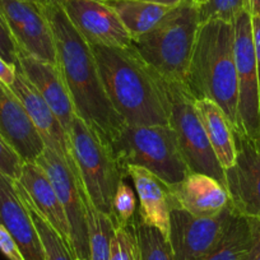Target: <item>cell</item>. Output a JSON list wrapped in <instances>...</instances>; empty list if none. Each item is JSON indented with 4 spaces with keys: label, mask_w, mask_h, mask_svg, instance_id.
Instances as JSON below:
<instances>
[{
    "label": "cell",
    "mask_w": 260,
    "mask_h": 260,
    "mask_svg": "<svg viewBox=\"0 0 260 260\" xmlns=\"http://www.w3.org/2000/svg\"><path fill=\"white\" fill-rule=\"evenodd\" d=\"M56 44L57 67L76 114L110 147L125 126L105 92L92 47L79 35L59 3L45 4Z\"/></svg>",
    "instance_id": "1"
},
{
    "label": "cell",
    "mask_w": 260,
    "mask_h": 260,
    "mask_svg": "<svg viewBox=\"0 0 260 260\" xmlns=\"http://www.w3.org/2000/svg\"><path fill=\"white\" fill-rule=\"evenodd\" d=\"M91 47L105 92L125 124H169L162 78L142 59L134 45Z\"/></svg>",
    "instance_id": "2"
},
{
    "label": "cell",
    "mask_w": 260,
    "mask_h": 260,
    "mask_svg": "<svg viewBox=\"0 0 260 260\" xmlns=\"http://www.w3.org/2000/svg\"><path fill=\"white\" fill-rule=\"evenodd\" d=\"M185 86L195 99L218 105L237 132L239 84L232 22L212 19L201 24Z\"/></svg>",
    "instance_id": "3"
},
{
    "label": "cell",
    "mask_w": 260,
    "mask_h": 260,
    "mask_svg": "<svg viewBox=\"0 0 260 260\" xmlns=\"http://www.w3.org/2000/svg\"><path fill=\"white\" fill-rule=\"evenodd\" d=\"M201 24L195 0H186L133 45L162 79L185 83Z\"/></svg>",
    "instance_id": "4"
},
{
    "label": "cell",
    "mask_w": 260,
    "mask_h": 260,
    "mask_svg": "<svg viewBox=\"0 0 260 260\" xmlns=\"http://www.w3.org/2000/svg\"><path fill=\"white\" fill-rule=\"evenodd\" d=\"M110 149L124 171L127 166L143 167L169 186L181 182L190 172L169 124H126Z\"/></svg>",
    "instance_id": "5"
},
{
    "label": "cell",
    "mask_w": 260,
    "mask_h": 260,
    "mask_svg": "<svg viewBox=\"0 0 260 260\" xmlns=\"http://www.w3.org/2000/svg\"><path fill=\"white\" fill-rule=\"evenodd\" d=\"M71 151L79 171L82 186L92 204L114 218V198L126 174L110 147L76 115L68 132Z\"/></svg>",
    "instance_id": "6"
},
{
    "label": "cell",
    "mask_w": 260,
    "mask_h": 260,
    "mask_svg": "<svg viewBox=\"0 0 260 260\" xmlns=\"http://www.w3.org/2000/svg\"><path fill=\"white\" fill-rule=\"evenodd\" d=\"M162 82L169 107V125L176 136L190 172L209 175L224 185V170L214 154L203 124L195 110V97L185 83L165 79H162Z\"/></svg>",
    "instance_id": "7"
},
{
    "label": "cell",
    "mask_w": 260,
    "mask_h": 260,
    "mask_svg": "<svg viewBox=\"0 0 260 260\" xmlns=\"http://www.w3.org/2000/svg\"><path fill=\"white\" fill-rule=\"evenodd\" d=\"M232 23L235 29V61L239 84L237 133L260 147L259 76L252 41L251 14L247 8L242 9Z\"/></svg>",
    "instance_id": "8"
},
{
    "label": "cell",
    "mask_w": 260,
    "mask_h": 260,
    "mask_svg": "<svg viewBox=\"0 0 260 260\" xmlns=\"http://www.w3.org/2000/svg\"><path fill=\"white\" fill-rule=\"evenodd\" d=\"M36 164L44 169L52 186L61 202L69 226L74 259L89 260L88 230L86 216V192L77 180L68 164L52 149L45 147L44 152L36 159Z\"/></svg>",
    "instance_id": "9"
},
{
    "label": "cell",
    "mask_w": 260,
    "mask_h": 260,
    "mask_svg": "<svg viewBox=\"0 0 260 260\" xmlns=\"http://www.w3.org/2000/svg\"><path fill=\"white\" fill-rule=\"evenodd\" d=\"M0 12L18 46V51L57 65L56 44L45 4L27 0H0Z\"/></svg>",
    "instance_id": "10"
},
{
    "label": "cell",
    "mask_w": 260,
    "mask_h": 260,
    "mask_svg": "<svg viewBox=\"0 0 260 260\" xmlns=\"http://www.w3.org/2000/svg\"><path fill=\"white\" fill-rule=\"evenodd\" d=\"M235 213L232 204L213 217H197L171 206L169 241L175 260H199L222 237Z\"/></svg>",
    "instance_id": "11"
},
{
    "label": "cell",
    "mask_w": 260,
    "mask_h": 260,
    "mask_svg": "<svg viewBox=\"0 0 260 260\" xmlns=\"http://www.w3.org/2000/svg\"><path fill=\"white\" fill-rule=\"evenodd\" d=\"M57 3L91 46H133L124 24L105 0H57Z\"/></svg>",
    "instance_id": "12"
},
{
    "label": "cell",
    "mask_w": 260,
    "mask_h": 260,
    "mask_svg": "<svg viewBox=\"0 0 260 260\" xmlns=\"http://www.w3.org/2000/svg\"><path fill=\"white\" fill-rule=\"evenodd\" d=\"M237 157L224 171L226 187L237 213L260 221V147L235 132Z\"/></svg>",
    "instance_id": "13"
},
{
    "label": "cell",
    "mask_w": 260,
    "mask_h": 260,
    "mask_svg": "<svg viewBox=\"0 0 260 260\" xmlns=\"http://www.w3.org/2000/svg\"><path fill=\"white\" fill-rule=\"evenodd\" d=\"M14 185L24 204L34 209L57 232L73 254L68 218L44 169L36 162H24L21 176L14 181Z\"/></svg>",
    "instance_id": "14"
},
{
    "label": "cell",
    "mask_w": 260,
    "mask_h": 260,
    "mask_svg": "<svg viewBox=\"0 0 260 260\" xmlns=\"http://www.w3.org/2000/svg\"><path fill=\"white\" fill-rule=\"evenodd\" d=\"M11 89L16 93V96L18 97L19 101L26 109L29 119L34 122L35 127L44 141L45 147L52 149L55 153L59 154L71 167L72 172L77 177V180L81 182L79 171L77 169L73 156H72L69 134L60 124L59 119L52 112L46 101L42 99L41 94L32 86L31 82L27 79V77L22 73L18 67H17L16 79L11 86Z\"/></svg>",
    "instance_id": "15"
},
{
    "label": "cell",
    "mask_w": 260,
    "mask_h": 260,
    "mask_svg": "<svg viewBox=\"0 0 260 260\" xmlns=\"http://www.w3.org/2000/svg\"><path fill=\"white\" fill-rule=\"evenodd\" d=\"M0 134L24 162H36L45 144L11 87L0 81Z\"/></svg>",
    "instance_id": "16"
},
{
    "label": "cell",
    "mask_w": 260,
    "mask_h": 260,
    "mask_svg": "<svg viewBox=\"0 0 260 260\" xmlns=\"http://www.w3.org/2000/svg\"><path fill=\"white\" fill-rule=\"evenodd\" d=\"M0 224L12 235L26 260H46L39 232L13 180L0 174Z\"/></svg>",
    "instance_id": "17"
},
{
    "label": "cell",
    "mask_w": 260,
    "mask_h": 260,
    "mask_svg": "<svg viewBox=\"0 0 260 260\" xmlns=\"http://www.w3.org/2000/svg\"><path fill=\"white\" fill-rule=\"evenodd\" d=\"M171 206H176L197 217L218 216L231 199L227 187L218 180L199 172H189L181 182L170 186Z\"/></svg>",
    "instance_id": "18"
},
{
    "label": "cell",
    "mask_w": 260,
    "mask_h": 260,
    "mask_svg": "<svg viewBox=\"0 0 260 260\" xmlns=\"http://www.w3.org/2000/svg\"><path fill=\"white\" fill-rule=\"evenodd\" d=\"M18 68L52 110L67 133L76 117V110L57 65L49 64L18 51Z\"/></svg>",
    "instance_id": "19"
},
{
    "label": "cell",
    "mask_w": 260,
    "mask_h": 260,
    "mask_svg": "<svg viewBox=\"0 0 260 260\" xmlns=\"http://www.w3.org/2000/svg\"><path fill=\"white\" fill-rule=\"evenodd\" d=\"M126 176L133 180L139 197L138 218L148 226L159 230L169 239L171 190L166 182L148 170L127 166Z\"/></svg>",
    "instance_id": "20"
},
{
    "label": "cell",
    "mask_w": 260,
    "mask_h": 260,
    "mask_svg": "<svg viewBox=\"0 0 260 260\" xmlns=\"http://www.w3.org/2000/svg\"><path fill=\"white\" fill-rule=\"evenodd\" d=\"M194 106L221 167L224 171L234 167L237 157L236 137L229 117L211 100L195 99Z\"/></svg>",
    "instance_id": "21"
},
{
    "label": "cell",
    "mask_w": 260,
    "mask_h": 260,
    "mask_svg": "<svg viewBox=\"0 0 260 260\" xmlns=\"http://www.w3.org/2000/svg\"><path fill=\"white\" fill-rule=\"evenodd\" d=\"M105 2L114 9L133 42L152 31L171 12V9H174L143 0H105Z\"/></svg>",
    "instance_id": "22"
},
{
    "label": "cell",
    "mask_w": 260,
    "mask_h": 260,
    "mask_svg": "<svg viewBox=\"0 0 260 260\" xmlns=\"http://www.w3.org/2000/svg\"><path fill=\"white\" fill-rule=\"evenodd\" d=\"M251 227L249 218L235 211L219 241L199 260H249Z\"/></svg>",
    "instance_id": "23"
},
{
    "label": "cell",
    "mask_w": 260,
    "mask_h": 260,
    "mask_svg": "<svg viewBox=\"0 0 260 260\" xmlns=\"http://www.w3.org/2000/svg\"><path fill=\"white\" fill-rule=\"evenodd\" d=\"M87 230H88L89 260H109L110 247L115 235V223L111 216L102 213L86 197Z\"/></svg>",
    "instance_id": "24"
},
{
    "label": "cell",
    "mask_w": 260,
    "mask_h": 260,
    "mask_svg": "<svg viewBox=\"0 0 260 260\" xmlns=\"http://www.w3.org/2000/svg\"><path fill=\"white\" fill-rule=\"evenodd\" d=\"M141 260H175L169 239L159 230L148 226L136 217Z\"/></svg>",
    "instance_id": "25"
},
{
    "label": "cell",
    "mask_w": 260,
    "mask_h": 260,
    "mask_svg": "<svg viewBox=\"0 0 260 260\" xmlns=\"http://www.w3.org/2000/svg\"><path fill=\"white\" fill-rule=\"evenodd\" d=\"M24 206L27 207L32 219H34V223L36 226L37 232H39L40 240L42 242L46 260H76L69 247L62 241L61 237L57 235V232L41 216H39L34 209L29 208L27 204H24Z\"/></svg>",
    "instance_id": "26"
},
{
    "label": "cell",
    "mask_w": 260,
    "mask_h": 260,
    "mask_svg": "<svg viewBox=\"0 0 260 260\" xmlns=\"http://www.w3.org/2000/svg\"><path fill=\"white\" fill-rule=\"evenodd\" d=\"M109 260H141L136 218L130 223H117L110 247Z\"/></svg>",
    "instance_id": "27"
},
{
    "label": "cell",
    "mask_w": 260,
    "mask_h": 260,
    "mask_svg": "<svg viewBox=\"0 0 260 260\" xmlns=\"http://www.w3.org/2000/svg\"><path fill=\"white\" fill-rule=\"evenodd\" d=\"M195 3L202 23L212 19L234 22L235 17L247 8L246 0H195Z\"/></svg>",
    "instance_id": "28"
},
{
    "label": "cell",
    "mask_w": 260,
    "mask_h": 260,
    "mask_svg": "<svg viewBox=\"0 0 260 260\" xmlns=\"http://www.w3.org/2000/svg\"><path fill=\"white\" fill-rule=\"evenodd\" d=\"M137 201L133 189L125 180L120 181L114 198L115 223H130L136 218Z\"/></svg>",
    "instance_id": "29"
},
{
    "label": "cell",
    "mask_w": 260,
    "mask_h": 260,
    "mask_svg": "<svg viewBox=\"0 0 260 260\" xmlns=\"http://www.w3.org/2000/svg\"><path fill=\"white\" fill-rule=\"evenodd\" d=\"M23 164L24 161L16 149L0 134V174L17 181L21 176Z\"/></svg>",
    "instance_id": "30"
},
{
    "label": "cell",
    "mask_w": 260,
    "mask_h": 260,
    "mask_svg": "<svg viewBox=\"0 0 260 260\" xmlns=\"http://www.w3.org/2000/svg\"><path fill=\"white\" fill-rule=\"evenodd\" d=\"M0 56L9 64L18 67V46L7 26L2 12H0Z\"/></svg>",
    "instance_id": "31"
},
{
    "label": "cell",
    "mask_w": 260,
    "mask_h": 260,
    "mask_svg": "<svg viewBox=\"0 0 260 260\" xmlns=\"http://www.w3.org/2000/svg\"><path fill=\"white\" fill-rule=\"evenodd\" d=\"M0 252L8 260H26L12 235L0 224Z\"/></svg>",
    "instance_id": "32"
},
{
    "label": "cell",
    "mask_w": 260,
    "mask_h": 260,
    "mask_svg": "<svg viewBox=\"0 0 260 260\" xmlns=\"http://www.w3.org/2000/svg\"><path fill=\"white\" fill-rule=\"evenodd\" d=\"M249 222L251 227V249L249 260H260V221L249 218Z\"/></svg>",
    "instance_id": "33"
},
{
    "label": "cell",
    "mask_w": 260,
    "mask_h": 260,
    "mask_svg": "<svg viewBox=\"0 0 260 260\" xmlns=\"http://www.w3.org/2000/svg\"><path fill=\"white\" fill-rule=\"evenodd\" d=\"M252 24V41H254V52L256 59L257 76H259L260 87V16H251Z\"/></svg>",
    "instance_id": "34"
},
{
    "label": "cell",
    "mask_w": 260,
    "mask_h": 260,
    "mask_svg": "<svg viewBox=\"0 0 260 260\" xmlns=\"http://www.w3.org/2000/svg\"><path fill=\"white\" fill-rule=\"evenodd\" d=\"M17 74V67L16 65L9 64L8 61L0 56V81L3 82L4 84H7L8 87H11L13 84L14 79H16Z\"/></svg>",
    "instance_id": "35"
},
{
    "label": "cell",
    "mask_w": 260,
    "mask_h": 260,
    "mask_svg": "<svg viewBox=\"0 0 260 260\" xmlns=\"http://www.w3.org/2000/svg\"><path fill=\"white\" fill-rule=\"evenodd\" d=\"M143 2H148V3L158 4V6L169 7V8H176V7L181 6L186 0H143Z\"/></svg>",
    "instance_id": "36"
},
{
    "label": "cell",
    "mask_w": 260,
    "mask_h": 260,
    "mask_svg": "<svg viewBox=\"0 0 260 260\" xmlns=\"http://www.w3.org/2000/svg\"><path fill=\"white\" fill-rule=\"evenodd\" d=\"M246 3L251 16H260V0H246Z\"/></svg>",
    "instance_id": "37"
},
{
    "label": "cell",
    "mask_w": 260,
    "mask_h": 260,
    "mask_svg": "<svg viewBox=\"0 0 260 260\" xmlns=\"http://www.w3.org/2000/svg\"><path fill=\"white\" fill-rule=\"evenodd\" d=\"M27 2H34V3H40V4H47L46 0H27Z\"/></svg>",
    "instance_id": "38"
},
{
    "label": "cell",
    "mask_w": 260,
    "mask_h": 260,
    "mask_svg": "<svg viewBox=\"0 0 260 260\" xmlns=\"http://www.w3.org/2000/svg\"><path fill=\"white\" fill-rule=\"evenodd\" d=\"M46 3L50 4V3H57V0H46Z\"/></svg>",
    "instance_id": "39"
},
{
    "label": "cell",
    "mask_w": 260,
    "mask_h": 260,
    "mask_svg": "<svg viewBox=\"0 0 260 260\" xmlns=\"http://www.w3.org/2000/svg\"><path fill=\"white\" fill-rule=\"evenodd\" d=\"M76 260H86V259H76Z\"/></svg>",
    "instance_id": "40"
}]
</instances>
